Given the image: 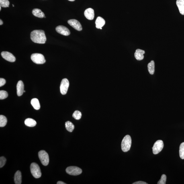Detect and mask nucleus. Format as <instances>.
I'll return each mask as SVG.
<instances>
[{
  "instance_id": "1",
  "label": "nucleus",
  "mask_w": 184,
  "mask_h": 184,
  "mask_svg": "<svg viewBox=\"0 0 184 184\" xmlns=\"http://www.w3.org/2000/svg\"><path fill=\"white\" fill-rule=\"evenodd\" d=\"M30 38L33 42L39 44H44L46 38L44 30H36L31 33Z\"/></svg>"
},
{
  "instance_id": "2",
  "label": "nucleus",
  "mask_w": 184,
  "mask_h": 184,
  "mask_svg": "<svg viewBox=\"0 0 184 184\" xmlns=\"http://www.w3.org/2000/svg\"><path fill=\"white\" fill-rule=\"evenodd\" d=\"M132 140L131 137L129 135H127L124 137L121 142V149L123 151L127 152L130 150Z\"/></svg>"
},
{
  "instance_id": "3",
  "label": "nucleus",
  "mask_w": 184,
  "mask_h": 184,
  "mask_svg": "<svg viewBox=\"0 0 184 184\" xmlns=\"http://www.w3.org/2000/svg\"><path fill=\"white\" fill-rule=\"evenodd\" d=\"M30 169L31 173L34 177L36 178L41 177L42 175V172L38 164L35 163H32L30 165Z\"/></svg>"
},
{
  "instance_id": "4",
  "label": "nucleus",
  "mask_w": 184,
  "mask_h": 184,
  "mask_svg": "<svg viewBox=\"0 0 184 184\" xmlns=\"http://www.w3.org/2000/svg\"><path fill=\"white\" fill-rule=\"evenodd\" d=\"M31 59L35 63L37 64H44L46 62L44 55L39 53H34L32 55Z\"/></svg>"
},
{
  "instance_id": "5",
  "label": "nucleus",
  "mask_w": 184,
  "mask_h": 184,
  "mask_svg": "<svg viewBox=\"0 0 184 184\" xmlns=\"http://www.w3.org/2000/svg\"><path fill=\"white\" fill-rule=\"evenodd\" d=\"M38 156L43 165L46 166L48 165L49 162V158L47 153L44 150H41L38 153Z\"/></svg>"
},
{
  "instance_id": "6",
  "label": "nucleus",
  "mask_w": 184,
  "mask_h": 184,
  "mask_svg": "<svg viewBox=\"0 0 184 184\" xmlns=\"http://www.w3.org/2000/svg\"><path fill=\"white\" fill-rule=\"evenodd\" d=\"M66 172L70 175L77 176L81 174L82 171L81 168L76 166H71L66 168Z\"/></svg>"
},
{
  "instance_id": "7",
  "label": "nucleus",
  "mask_w": 184,
  "mask_h": 184,
  "mask_svg": "<svg viewBox=\"0 0 184 184\" xmlns=\"http://www.w3.org/2000/svg\"><path fill=\"white\" fill-rule=\"evenodd\" d=\"M164 147L163 141L158 140L154 143L152 147L153 152L154 154H157L161 151Z\"/></svg>"
},
{
  "instance_id": "8",
  "label": "nucleus",
  "mask_w": 184,
  "mask_h": 184,
  "mask_svg": "<svg viewBox=\"0 0 184 184\" xmlns=\"http://www.w3.org/2000/svg\"><path fill=\"white\" fill-rule=\"evenodd\" d=\"M69 86V81L67 79L65 78L62 79L60 87V93L62 95H65L67 93Z\"/></svg>"
},
{
  "instance_id": "9",
  "label": "nucleus",
  "mask_w": 184,
  "mask_h": 184,
  "mask_svg": "<svg viewBox=\"0 0 184 184\" xmlns=\"http://www.w3.org/2000/svg\"><path fill=\"white\" fill-rule=\"evenodd\" d=\"M68 23L70 26L73 27L76 30L81 31L82 30V25L79 21L75 19H70L68 20Z\"/></svg>"
},
{
  "instance_id": "10",
  "label": "nucleus",
  "mask_w": 184,
  "mask_h": 184,
  "mask_svg": "<svg viewBox=\"0 0 184 184\" xmlns=\"http://www.w3.org/2000/svg\"><path fill=\"white\" fill-rule=\"evenodd\" d=\"M56 30L58 33L64 36H68L70 34L69 29L66 27L62 26V25H60L57 27Z\"/></svg>"
},
{
  "instance_id": "11",
  "label": "nucleus",
  "mask_w": 184,
  "mask_h": 184,
  "mask_svg": "<svg viewBox=\"0 0 184 184\" xmlns=\"http://www.w3.org/2000/svg\"><path fill=\"white\" fill-rule=\"evenodd\" d=\"M1 55L5 59L9 62H14L16 60L15 56L11 53L8 52H1Z\"/></svg>"
},
{
  "instance_id": "12",
  "label": "nucleus",
  "mask_w": 184,
  "mask_h": 184,
  "mask_svg": "<svg viewBox=\"0 0 184 184\" xmlns=\"http://www.w3.org/2000/svg\"><path fill=\"white\" fill-rule=\"evenodd\" d=\"M84 15L86 18L89 20H93L95 17L94 11L91 8H88L84 12Z\"/></svg>"
},
{
  "instance_id": "13",
  "label": "nucleus",
  "mask_w": 184,
  "mask_h": 184,
  "mask_svg": "<svg viewBox=\"0 0 184 184\" xmlns=\"http://www.w3.org/2000/svg\"><path fill=\"white\" fill-rule=\"evenodd\" d=\"M17 93L18 96L23 95L24 91V85L22 81H19L17 84Z\"/></svg>"
},
{
  "instance_id": "14",
  "label": "nucleus",
  "mask_w": 184,
  "mask_h": 184,
  "mask_svg": "<svg viewBox=\"0 0 184 184\" xmlns=\"http://www.w3.org/2000/svg\"><path fill=\"white\" fill-rule=\"evenodd\" d=\"M145 53L144 50L140 49H138L136 50V51L135 53V57L137 60H142L144 58V54Z\"/></svg>"
},
{
  "instance_id": "15",
  "label": "nucleus",
  "mask_w": 184,
  "mask_h": 184,
  "mask_svg": "<svg viewBox=\"0 0 184 184\" xmlns=\"http://www.w3.org/2000/svg\"><path fill=\"white\" fill-rule=\"evenodd\" d=\"M96 27L98 29H102V27L105 24V21L104 19L101 17H98L96 20Z\"/></svg>"
},
{
  "instance_id": "16",
  "label": "nucleus",
  "mask_w": 184,
  "mask_h": 184,
  "mask_svg": "<svg viewBox=\"0 0 184 184\" xmlns=\"http://www.w3.org/2000/svg\"><path fill=\"white\" fill-rule=\"evenodd\" d=\"M176 4L180 13L182 15H184V0H177Z\"/></svg>"
},
{
  "instance_id": "17",
  "label": "nucleus",
  "mask_w": 184,
  "mask_h": 184,
  "mask_svg": "<svg viewBox=\"0 0 184 184\" xmlns=\"http://www.w3.org/2000/svg\"><path fill=\"white\" fill-rule=\"evenodd\" d=\"M32 13L35 16L39 17V18H42L45 17L44 14L40 9H33Z\"/></svg>"
},
{
  "instance_id": "18",
  "label": "nucleus",
  "mask_w": 184,
  "mask_h": 184,
  "mask_svg": "<svg viewBox=\"0 0 184 184\" xmlns=\"http://www.w3.org/2000/svg\"><path fill=\"white\" fill-rule=\"evenodd\" d=\"M15 184H21V175L20 171H17L15 173L14 177Z\"/></svg>"
},
{
  "instance_id": "19",
  "label": "nucleus",
  "mask_w": 184,
  "mask_h": 184,
  "mask_svg": "<svg viewBox=\"0 0 184 184\" xmlns=\"http://www.w3.org/2000/svg\"><path fill=\"white\" fill-rule=\"evenodd\" d=\"M25 124L27 126L32 127L36 126V121L32 118H27L25 121Z\"/></svg>"
},
{
  "instance_id": "20",
  "label": "nucleus",
  "mask_w": 184,
  "mask_h": 184,
  "mask_svg": "<svg viewBox=\"0 0 184 184\" xmlns=\"http://www.w3.org/2000/svg\"><path fill=\"white\" fill-rule=\"evenodd\" d=\"M148 71L151 75H153L155 71V64L154 60H152L148 64Z\"/></svg>"
},
{
  "instance_id": "21",
  "label": "nucleus",
  "mask_w": 184,
  "mask_h": 184,
  "mask_svg": "<svg viewBox=\"0 0 184 184\" xmlns=\"http://www.w3.org/2000/svg\"><path fill=\"white\" fill-rule=\"evenodd\" d=\"M31 104L35 109L36 110H39L40 109V104L38 99L37 98L32 99L31 101Z\"/></svg>"
},
{
  "instance_id": "22",
  "label": "nucleus",
  "mask_w": 184,
  "mask_h": 184,
  "mask_svg": "<svg viewBox=\"0 0 184 184\" xmlns=\"http://www.w3.org/2000/svg\"><path fill=\"white\" fill-rule=\"evenodd\" d=\"M66 128L68 132H71L74 129V126L72 123L69 121H67L65 123Z\"/></svg>"
},
{
  "instance_id": "23",
  "label": "nucleus",
  "mask_w": 184,
  "mask_h": 184,
  "mask_svg": "<svg viewBox=\"0 0 184 184\" xmlns=\"http://www.w3.org/2000/svg\"><path fill=\"white\" fill-rule=\"evenodd\" d=\"M7 122V119L6 117L2 115H0V127H4L6 125Z\"/></svg>"
},
{
  "instance_id": "24",
  "label": "nucleus",
  "mask_w": 184,
  "mask_h": 184,
  "mask_svg": "<svg viewBox=\"0 0 184 184\" xmlns=\"http://www.w3.org/2000/svg\"><path fill=\"white\" fill-rule=\"evenodd\" d=\"M179 155L182 159H184V142L182 143L179 147Z\"/></svg>"
},
{
  "instance_id": "25",
  "label": "nucleus",
  "mask_w": 184,
  "mask_h": 184,
  "mask_svg": "<svg viewBox=\"0 0 184 184\" xmlns=\"http://www.w3.org/2000/svg\"><path fill=\"white\" fill-rule=\"evenodd\" d=\"M72 116L76 120H80L81 118L82 113L79 111H76L73 113Z\"/></svg>"
},
{
  "instance_id": "26",
  "label": "nucleus",
  "mask_w": 184,
  "mask_h": 184,
  "mask_svg": "<svg viewBox=\"0 0 184 184\" xmlns=\"http://www.w3.org/2000/svg\"><path fill=\"white\" fill-rule=\"evenodd\" d=\"M8 0H0V6L4 8L8 7L9 5Z\"/></svg>"
},
{
  "instance_id": "27",
  "label": "nucleus",
  "mask_w": 184,
  "mask_h": 184,
  "mask_svg": "<svg viewBox=\"0 0 184 184\" xmlns=\"http://www.w3.org/2000/svg\"><path fill=\"white\" fill-rule=\"evenodd\" d=\"M8 97L7 92L4 91H0V99L3 100L7 98Z\"/></svg>"
},
{
  "instance_id": "28",
  "label": "nucleus",
  "mask_w": 184,
  "mask_h": 184,
  "mask_svg": "<svg viewBox=\"0 0 184 184\" xmlns=\"http://www.w3.org/2000/svg\"><path fill=\"white\" fill-rule=\"evenodd\" d=\"M166 181V176L163 174L161 176V179L158 182V184H165Z\"/></svg>"
},
{
  "instance_id": "29",
  "label": "nucleus",
  "mask_w": 184,
  "mask_h": 184,
  "mask_svg": "<svg viewBox=\"0 0 184 184\" xmlns=\"http://www.w3.org/2000/svg\"><path fill=\"white\" fill-rule=\"evenodd\" d=\"M6 162V159L4 156H1L0 158V167L2 168L5 165Z\"/></svg>"
},
{
  "instance_id": "30",
  "label": "nucleus",
  "mask_w": 184,
  "mask_h": 184,
  "mask_svg": "<svg viewBox=\"0 0 184 184\" xmlns=\"http://www.w3.org/2000/svg\"><path fill=\"white\" fill-rule=\"evenodd\" d=\"M6 83V81L5 79L3 78L0 79V87L3 86Z\"/></svg>"
},
{
  "instance_id": "31",
  "label": "nucleus",
  "mask_w": 184,
  "mask_h": 184,
  "mask_svg": "<svg viewBox=\"0 0 184 184\" xmlns=\"http://www.w3.org/2000/svg\"><path fill=\"white\" fill-rule=\"evenodd\" d=\"M133 184H148V183L144 181H139L135 182V183H133Z\"/></svg>"
},
{
  "instance_id": "32",
  "label": "nucleus",
  "mask_w": 184,
  "mask_h": 184,
  "mask_svg": "<svg viewBox=\"0 0 184 184\" xmlns=\"http://www.w3.org/2000/svg\"><path fill=\"white\" fill-rule=\"evenodd\" d=\"M57 184H66V183H64V182H63L61 181H58L57 183Z\"/></svg>"
},
{
  "instance_id": "33",
  "label": "nucleus",
  "mask_w": 184,
  "mask_h": 184,
  "mask_svg": "<svg viewBox=\"0 0 184 184\" xmlns=\"http://www.w3.org/2000/svg\"><path fill=\"white\" fill-rule=\"evenodd\" d=\"M3 21H2L1 20H1H0V25H2L3 24Z\"/></svg>"
},
{
  "instance_id": "34",
  "label": "nucleus",
  "mask_w": 184,
  "mask_h": 184,
  "mask_svg": "<svg viewBox=\"0 0 184 184\" xmlns=\"http://www.w3.org/2000/svg\"><path fill=\"white\" fill-rule=\"evenodd\" d=\"M68 1H75V0H68Z\"/></svg>"
},
{
  "instance_id": "35",
  "label": "nucleus",
  "mask_w": 184,
  "mask_h": 184,
  "mask_svg": "<svg viewBox=\"0 0 184 184\" xmlns=\"http://www.w3.org/2000/svg\"><path fill=\"white\" fill-rule=\"evenodd\" d=\"M1 7H0V10H1Z\"/></svg>"
},
{
  "instance_id": "36",
  "label": "nucleus",
  "mask_w": 184,
  "mask_h": 184,
  "mask_svg": "<svg viewBox=\"0 0 184 184\" xmlns=\"http://www.w3.org/2000/svg\"><path fill=\"white\" fill-rule=\"evenodd\" d=\"M24 93H25V91H24Z\"/></svg>"
},
{
  "instance_id": "37",
  "label": "nucleus",
  "mask_w": 184,
  "mask_h": 184,
  "mask_svg": "<svg viewBox=\"0 0 184 184\" xmlns=\"http://www.w3.org/2000/svg\"><path fill=\"white\" fill-rule=\"evenodd\" d=\"M13 7L14 6L13 5Z\"/></svg>"
}]
</instances>
